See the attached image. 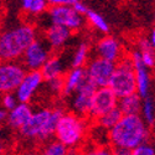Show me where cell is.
Listing matches in <instances>:
<instances>
[{"label":"cell","instance_id":"cell-1","mask_svg":"<svg viewBox=\"0 0 155 155\" xmlns=\"http://www.w3.org/2000/svg\"><path fill=\"white\" fill-rule=\"evenodd\" d=\"M151 137V128L139 114H125L108 130V140L113 149L122 148L132 150L147 143Z\"/></svg>","mask_w":155,"mask_h":155},{"label":"cell","instance_id":"cell-2","mask_svg":"<svg viewBox=\"0 0 155 155\" xmlns=\"http://www.w3.org/2000/svg\"><path fill=\"white\" fill-rule=\"evenodd\" d=\"M36 37V28L30 22L18 24L0 31V60H20L24 51Z\"/></svg>","mask_w":155,"mask_h":155},{"label":"cell","instance_id":"cell-3","mask_svg":"<svg viewBox=\"0 0 155 155\" xmlns=\"http://www.w3.org/2000/svg\"><path fill=\"white\" fill-rule=\"evenodd\" d=\"M63 113L64 109L58 106L32 110L31 117L19 130V133L26 140L46 143L54 138L56 123Z\"/></svg>","mask_w":155,"mask_h":155},{"label":"cell","instance_id":"cell-4","mask_svg":"<svg viewBox=\"0 0 155 155\" xmlns=\"http://www.w3.org/2000/svg\"><path fill=\"white\" fill-rule=\"evenodd\" d=\"M88 133V123L84 117L72 112H64L58 118L54 137L68 149L80 148Z\"/></svg>","mask_w":155,"mask_h":155},{"label":"cell","instance_id":"cell-5","mask_svg":"<svg viewBox=\"0 0 155 155\" xmlns=\"http://www.w3.org/2000/svg\"><path fill=\"white\" fill-rule=\"evenodd\" d=\"M108 87L117 96V98L137 93L134 66L129 55H124L118 62H115V67L109 80Z\"/></svg>","mask_w":155,"mask_h":155},{"label":"cell","instance_id":"cell-6","mask_svg":"<svg viewBox=\"0 0 155 155\" xmlns=\"http://www.w3.org/2000/svg\"><path fill=\"white\" fill-rule=\"evenodd\" d=\"M48 24L60 25L68 29L71 32H77L84 28L86 20L84 16L77 12L73 6L61 5V6H48L44 14Z\"/></svg>","mask_w":155,"mask_h":155},{"label":"cell","instance_id":"cell-7","mask_svg":"<svg viewBox=\"0 0 155 155\" xmlns=\"http://www.w3.org/2000/svg\"><path fill=\"white\" fill-rule=\"evenodd\" d=\"M52 55V50L42 37H36L21 56V63L26 71H40L42 64Z\"/></svg>","mask_w":155,"mask_h":155},{"label":"cell","instance_id":"cell-8","mask_svg":"<svg viewBox=\"0 0 155 155\" xmlns=\"http://www.w3.org/2000/svg\"><path fill=\"white\" fill-rule=\"evenodd\" d=\"M25 72L21 62L0 60V94L15 92Z\"/></svg>","mask_w":155,"mask_h":155},{"label":"cell","instance_id":"cell-9","mask_svg":"<svg viewBox=\"0 0 155 155\" xmlns=\"http://www.w3.org/2000/svg\"><path fill=\"white\" fill-rule=\"evenodd\" d=\"M114 67V62L94 56L88 60L84 66V71L88 81H91L96 87H104L109 83Z\"/></svg>","mask_w":155,"mask_h":155},{"label":"cell","instance_id":"cell-10","mask_svg":"<svg viewBox=\"0 0 155 155\" xmlns=\"http://www.w3.org/2000/svg\"><path fill=\"white\" fill-rule=\"evenodd\" d=\"M118 98L108 86L97 87L92 96L91 107H89L88 117L91 119H97L99 115L107 113L108 110L117 107Z\"/></svg>","mask_w":155,"mask_h":155},{"label":"cell","instance_id":"cell-11","mask_svg":"<svg viewBox=\"0 0 155 155\" xmlns=\"http://www.w3.org/2000/svg\"><path fill=\"white\" fill-rule=\"evenodd\" d=\"M44 83L45 81L40 71H26L14 92L19 103H30Z\"/></svg>","mask_w":155,"mask_h":155},{"label":"cell","instance_id":"cell-12","mask_svg":"<svg viewBox=\"0 0 155 155\" xmlns=\"http://www.w3.org/2000/svg\"><path fill=\"white\" fill-rule=\"evenodd\" d=\"M96 86L88 81V78L78 87V89L72 93L70 96L71 102H70V107H71V112L81 115V117L87 118L88 117V112H89V107H91V101H92V96L96 91Z\"/></svg>","mask_w":155,"mask_h":155},{"label":"cell","instance_id":"cell-13","mask_svg":"<svg viewBox=\"0 0 155 155\" xmlns=\"http://www.w3.org/2000/svg\"><path fill=\"white\" fill-rule=\"evenodd\" d=\"M93 51L97 57L104 58L114 63L118 62L125 55L123 44L117 37L110 35H104L99 40H97L93 46Z\"/></svg>","mask_w":155,"mask_h":155},{"label":"cell","instance_id":"cell-14","mask_svg":"<svg viewBox=\"0 0 155 155\" xmlns=\"http://www.w3.org/2000/svg\"><path fill=\"white\" fill-rule=\"evenodd\" d=\"M132 61H133V66H134V76H135V87H137V93L144 98L150 94V89H151V73L150 70L144 66L143 62L139 58L138 50H133L130 54Z\"/></svg>","mask_w":155,"mask_h":155},{"label":"cell","instance_id":"cell-15","mask_svg":"<svg viewBox=\"0 0 155 155\" xmlns=\"http://www.w3.org/2000/svg\"><path fill=\"white\" fill-rule=\"evenodd\" d=\"M71 36L72 32L68 29L60 25L48 24L44 31L42 38L52 51H60L67 45V42L71 40Z\"/></svg>","mask_w":155,"mask_h":155},{"label":"cell","instance_id":"cell-16","mask_svg":"<svg viewBox=\"0 0 155 155\" xmlns=\"http://www.w3.org/2000/svg\"><path fill=\"white\" fill-rule=\"evenodd\" d=\"M87 80L84 67H71L62 77V96L70 97Z\"/></svg>","mask_w":155,"mask_h":155},{"label":"cell","instance_id":"cell-17","mask_svg":"<svg viewBox=\"0 0 155 155\" xmlns=\"http://www.w3.org/2000/svg\"><path fill=\"white\" fill-rule=\"evenodd\" d=\"M32 107L30 106V103H18V104L8 110L6 113V124L14 129V130H20V129L25 125L29 120V118L32 114Z\"/></svg>","mask_w":155,"mask_h":155},{"label":"cell","instance_id":"cell-18","mask_svg":"<svg viewBox=\"0 0 155 155\" xmlns=\"http://www.w3.org/2000/svg\"><path fill=\"white\" fill-rule=\"evenodd\" d=\"M40 72L44 77V81L62 78L63 74L66 73V61L60 55H51L47 61L42 64Z\"/></svg>","mask_w":155,"mask_h":155},{"label":"cell","instance_id":"cell-19","mask_svg":"<svg viewBox=\"0 0 155 155\" xmlns=\"http://www.w3.org/2000/svg\"><path fill=\"white\" fill-rule=\"evenodd\" d=\"M141 98L138 93H132L118 98L117 107L123 115L125 114H139L141 107Z\"/></svg>","mask_w":155,"mask_h":155},{"label":"cell","instance_id":"cell-20","mask_svg":"<svg viewBox=\"0 0 155 155\" xmlns=\"http://www.w3.org/2000/svg\"><path fill=\"white\" fill-rule=\"evenodd\" d=\"M91 52H92L91 42L81 41L72 52V57L70 62L71 67H84L88 60L91 58Z\"/></svg>","mask_w":155,"mask_h":155},{"label":"cell","instance_id":"cell-21","mask_svg":"<svg viewBox=\"0 0 155 155\" xmlns=\"http://www.w3.org/2000/svg\"><path fill=\"white\" fill-rule=\"evenodd\" d=\"M83 16H84V20L91 25L96 31H98L101 34H104V35H107L109 32V30H110L109 24L104 19V16L101 15L99 12L91 10V9H87V11L84 12Z\"/></svg>","mask_w":155,"mask_h":155},{"label":"cell","instance_id":"cell-22","mask_svg":"<svg viewBox=\"0 0 155 155\" xmlns=\"http://www.w3.org/2000/svg\"><path fill=\"white\" fill-rule=\"evenodd\" d=\"M122 115L123 114L120 113V110L118 109V107H115V108L108 110L107 113L99 115L97 119H94V122H96L97 125L102 127L103 129L109 130V129H112L115 124L118 123V120L122 118Z\"/></svg>","mask_w":155,"mask_h":155},{"label":"cell","instance_id":"cell-23","mask_svg":"<svg viewBox=\"0 0 155 155\" xmlns=\"http://www.w3.org/2000/svg\"><path fill=\"white\" fill-rule=\"evenodd\" d=\"M139 115L143 118V120L150 128L154 125V122H155V104H154V99L150 94L141 99V107H140Z\"/></svg>","mask_w":155,"mask_h":155},{"label":"cell","instance_id":"cell-24","mask_svg":"<svg viewBox=\"0 0 155 155\" xmlns=\"http://www.w3.org/2000/svg\"><path fill=\"white\" fill-rule=\"evenodd\" d=\"M38 154L40 155H70V149L55 139V140H48L46 143H44Z\"/></svg>","mask_w":155,"mask_h":155},{"label":"cell","instance_id":"cell-25","mask_svg":"<svg viewBox=\"0 0 155 155\" xmlns=\"http://www.w3.org/2000/svg\"><path fill=\"white\" fill-rule=\"evenodd\" d=\"M78 155H114L113 148L107 145H92L91 148H87L80 151Z\"/></svg>","mask_w":155,"mask_h":155},{"label":"cell","instance_id":"cell-26","mask_svg":"<svg viewBox=\"0 0 155 155\" xmlns=\"http://www.w3.org/2000/svg\"><path fill=\"white\" fill-rule=\"evenodd\" d=\"M47 9H48V4L46 0H34L26 12L31 16H42Z\"/></svg>","mask_w":155,"mask_h":155},{"label":"cell","instance_id":"cell-27","mask_svg":"<svg viewBox=\"0 0 155 155\" xmlns=\"http://www.w3.org/2000/svg\"><path fill=\"white\" fill-rule=\"evenodd\" d=\"M19 103L16 96L14 92H10V93H4V94H0V107L3 109H5L6 112L12 109L16 104Z\"/></svg>","mask_w":155,"mask_h":155},{"label":"cell","instance_id":"cell-28","mask_svg":"<svg viewBox=\"0 0 155 155\" xmlns=\"http://www.w3.org/2000/svg\"><path fill=\"white\" fill-rule=\"evenodd\" d=\"M130 155H155V150H154L153 144L147 141V143H143L135 147L134 149H132Z\"/></svg>","mask_w":155,"mask_h":155},{"label":"cell","instance_id":"cell-29","mask_svg":"<svg viewBox=\"0 0 155 155\" xmlns=\"http://www.w3.org/2000/svg\"><path fill=\"white\" fill-rule=\"evenodd\" d=\"M47 84V88L50 89L51 93L54 94H61L62 93V78H56V80H50L45 81Z\"/></svg>","mask_w":155,"mask_h":155},{"label":"cell","instance_id":"cell-30","mask_svg":"<svg viewBox=\"0 0 155 155\" xmlns=\"http://www.w3.org/2000/svg\"><path fill=\"white\" fill-rule=\"evenodd\" d=\"M48 6H61V5H67V6H72L73 4H76L80 0H46Z\"/></svg>","mask_w":155,"mask_h":155},{"label":"cell","instance_id":"cell-31","mask_svg":"<svg viewBox=\"0 0 155 155\" xmlns=\"http://www.w3.org/2000/svg\"><path fill=\"white\" fill-rule=\"evenodd\" d=\"M72 6H73V9H74L77 12H80V14H82V15H84V12H86L87 9H88V6H87L86 4L81 3V0H80V2H77L76 4H73Z\"/></svg>","mask_w":155,"mask_h":155},{"label":"cell","instance_id":"cell-32","mask_svg":"<svg viewBox=\"0 0 155 155\" xmlns=\"http://www.w3.org/2000/svg\"><path fill=\"white\" fill-rule=\"evenodd\" d=\"M6 110L3 109L0 107V138H2V130H3V127L6 124Z\"/></svg>","mask_w":155,"mask_h":155},{"label":"cell","instance_id":"cell-33","mask_svg":"<svg viewBox=\"0 0 155 155\" xmlns=\"http://www.w3.org/2000/svg\"><path fill=\"white\" fill-rule=\"evenodd\" d=\"M32 2H34V0H20V6H21V9H22L24 11H28L29 8L31 6Z\"/></svg>","mask_w":155,"mask_h":155},{"label":"cell","instance_id":"cell-34","mask_svg":"<svg viewBox=\"0 0 155 155\" xmlns=\"http://www.w3.org/2000/svg\"><path fill=\"white\" fill-rule=\"evenodd\" d=\"M114 155H130V150L128 149H122V148H117V149H113Z\"/></svg>","mask_w":155,"mask_h":155},{"label":"cell","instance_id":"cell-35","mask_svg":"<svg viewBox=\"0 0 155 155\" xmlns=\"http://www.w3.org/2000/svg\"><path fill=\"white\" fill-rule=\"evenodd\" d=\"M147 38H148V41H149L153 46H155V30H154V29L147 35Z\"/></svg>","mask_w":155,"mask_h":155},{"label":"cell","instance_id":"cell-36","mask_svg":"<svg viewBox=\"0 0 155 155\" xmlns=\"http://www.w3.org/2000/svg\"><path fill=\"white\" fill-rule=\"evenodd\" d=\"M24 155H40V154H38V151H35V150H30V151H28V153H25Z\"/></svg>","mask_w":155,"mask_h":155},{"label":"cell","instance_id":"cell-37","mask_svg":"<svg viewBox=\"0 0 155 155\" xmlns=\"http://www.w3.org/2000/svg\"><path fill=\"white\" fill-rule=\"evenodd\" d=\"M2 154H3V145L0 144V155H2Z\"/></svg>","mask_w":155,"mask_h":155}]
</instances>
